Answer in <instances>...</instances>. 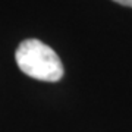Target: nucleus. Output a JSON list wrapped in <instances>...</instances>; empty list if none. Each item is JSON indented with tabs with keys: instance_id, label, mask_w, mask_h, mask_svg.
I'll return each instance as SVG.
<instances>
[{
	"instance_id": "obj_1",
	"label": "nucleus",
	"mask_w": 132,
	"mask_h": 132,
	"mask_svg": "<svg viewBox=\"0 0 132 132\" xmlns=\"http://www.w3.org/2000/svg\"><path fill=\"white\" fill-rule=\"evenodd\" d=\"M19 69L40 81L56 82L63 76V65L54 50L38 40H25L15 53Z\"/></svg>"
},
{
	"instance_id": "obj_2",
	"label": "nucleus",
	"mask_w": 132,
	"mask_h": 132,
	"mask_svg": "<svg viewBox=\"0 0 132 132\" xmlns=\"http://www.w3.org/2000/svg\"><path fill=\"white\" fill-rule=\"evenodd\" d=\"M113 2L119 3V5H123V6H129V7H132V0H113Z\"/></svg>"
}]
</instances>
